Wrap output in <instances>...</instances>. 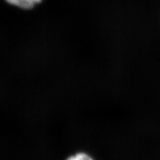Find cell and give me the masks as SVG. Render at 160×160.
Masks as SVG:
<instances>
[{
  "label": "cell",
  "mask_w": 160,
  "mask_h": 160,
  "mask_svg": "<svg viewBox=\"0 0 160 160\" xmlns=\"http://www.w3.org/2000/svg\"><path fill=\"white\" fill-rule=\"evenodd\" d=\"M7 3L23 9L33 8L37 4L41 3L42 0H5Z\"/></svg>",
  "instance_id": "1"
},
{
  "label": "cell",
  "mask_w": 160,
  "mask_h": 160,
  "mask_svg": "<svg viewBox=\"0 0 160 160\" xmlns=\"http://www.w3.org/2000/svg\"><path fill=\"white\" fill-rule=\"evenodd\" d=\"M66 160H93V159L86 153L79 152L69 156Z\"/></svg>",
  "instance_id": "2"
}]
</instances>
